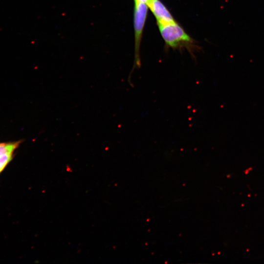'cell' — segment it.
<instances>
[{
  "label": "cell",
  "mask_w": 264,
  "mask_h": 264,
  "mask_svg": "<svg viewBox=\"0 0 264 264\" xmlns=\"http://www.w3.org/2000/svg\"><path fill=\"white\" fill-rule=\"evenodd\" d=\"M157 24L160 33L167 45L176 48L192 42L191 38L176 22Z\"/></svg>",
  "instance_id": "cell-1"
},
{
  "label": "cell",
  "mask_w": 264,
  "mask_h": 264,
  "mask_svg": "<svg viewBox=\"0 0 264 264\" xmlns=\"http://www.w3.org/2000/svg\"><path fill=\"white\" fill-rule=\"evenodd\" d=\"M149 7L147 4L134 0L133 23L135 38V66L141 65L139 50L145 23L147 19Z\"/></svg>",
  "instance_id": "cell-2"
},
{
  "label": "cell",
  "mask_w": 264,
  "mask_h": 264,
  "mask_svg": "<svg viewBox=\"0 0 264 264\" xmlns=\"http://www.w3.org/2000/svg\"><path fill=\"white\" fill-rule=\"evenodd\" d=\"M147 5L155 17L157 24L176 22L168 9L160 0H150Z\"/></svg>",
  "instance_id": "cell-3"
},
{
  "label": "cell",
  "mask_w": 264,
  "mask_h": 264,
  "mask_svg": "<svg viewBox=\"0 0 264 264\" xmlns=\"http://www.w3.org/2000/svg\"><path fill=\"white\" fill-rule=\"evenodd\" d=\"M20 142L0 143V173L11 160L14 150Z\"/></svg>",
  "instance_id": "cell-4"
},
{
  "label": "cell",
  "mask_w": 264,
  "mask_h": 264,
  "mask_svg": "<svg viewBox=\"0 0 264 264\" xmlns=\"http://www.w3.org/2000/svg\"><path fill=\"white\" fill-rule=\"evenodd\" d=\"M137 0V1H141V2L147 4L150 0Z\"/></svg>",
  "instance_id": "cell-5"
}]
</instances>
